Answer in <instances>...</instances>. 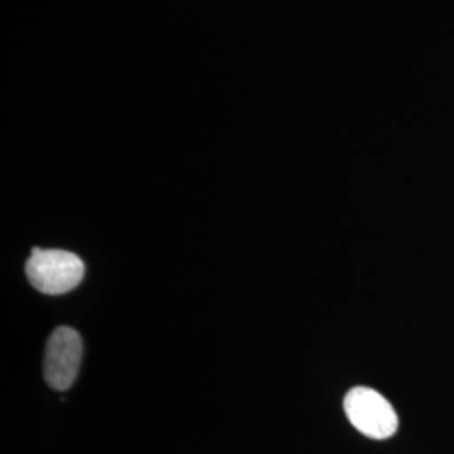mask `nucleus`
I'll list each match as a JSON object with an SVG mask.
<instances>
[{
  "instance_id": "1",
  "label": "nucleus",
  "mask_w": 454,
  "mask_h": 454,
  "mask_svg": "<svg viewBox=\"0 0 454 454\" xmlns=\"http://www.w3.org/2000/svg\"><path fill=\"white\" fill-rule=\"evenodd\" d=\"M26 275L37 292L65 294L82 283L84 264L73 253L34 247L31 258L26 262Z\"/></svg>"
},
{
  "instance_id": "3",
  "label": "nucleus",
  "mask_w": 454,
  "mask_h": 454,
  "mask_svg": "<svg viewBox=\"0 0 454 454\" xmlns=\"http://www.w3.org/2000/svg\"><path fill=\"white\" fill-rule=\"evenodd\" d=\"M82 341L74 328L59 326L46 345L44 379L52 389L67 390L76 380L82 365Z\"/></svg>"
},
{
  "instance_id": "2",
  "label": "nucleus",
  "mask_w": 454,
  "mask_h": 454,
  "mask_svg": "<svg viewBox=\"0 0 454 454\" xmlns=\"http://www.w3.org/2000/svg\"><path fill=\"white\" fill-rule=\"evenodd\" d=\"M343 409L350 424L367 438L389 439L399 429L397 412L389 401L369 387L348 390L343 401Z\"/></svg>"
}]
</instances>
